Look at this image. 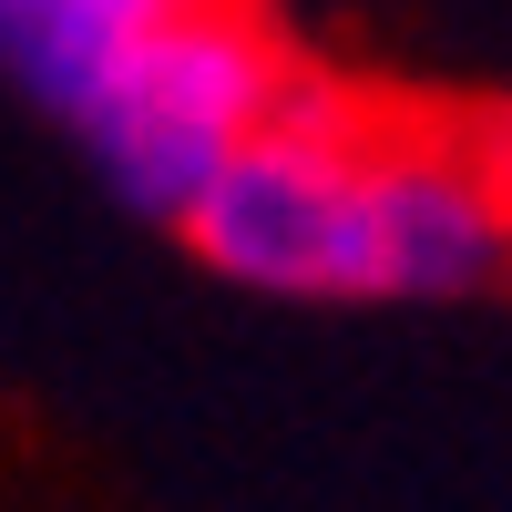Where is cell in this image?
I'll list each match as a JSON object with an SVG mask.
<instances>
[{
  "label": "cell",
  "instance_id": "4",
  "mask_svg": "<svg viewBox=\"0 0 512 512\" xmlns=\"http://www.w3.org/2000/svg\"><path fill=\"white\" fill-rule=\"evenodd\" d=\"M185 11V0H0V62L31 103L52 113H82L103 93V72L134 52V41Z\"/></svg>",
  "mask_w": 512,
  "mask_h": 512
},
{
  "label": "cell",
  "instance_id": "3",
  "mask_svg": "<svg viewBox=\"0 0 512 512\" xmlns=\"http://www.w3.org/2000/svg\"><path fill=\"white\" fill-rule=\"evenodd\" d=\"M359 205H369V297H482L502 277L512 195H502L492 123L369 113Z\"/></svg>",
  "mask_w": 512,
  "mask_h": 512
},
{
  "label": "cell",
  "instance_id": "1",
  "mask_svg": "<svg viewBox=\"0 0 512 512\" xmlns=\"http://www.w3.org/2000/svg\"><path fill=\"white\" fill-rule=\"evenodd\" d=\"M369 103L318 72H287L277 123L205 175L185 205V246L256 297H369V205H359Z\"/></svg>",
  "mask_w": 512,
  "mask_h": 512
},
{
  "label": "cell",
  "instance_id": "2",
  "mask_svg": "<svg viewBox=\"0 0 512 512\" xmlns=\"http://www.w3.org/2000/svg\"><path fill=\"white\" fill-rule=\"evenodd\" d=\"M287 72L297 62L277 52V31L256 21L246 0H185V11H164L134 52L103 72V93L72 123L93 134V154H103L123 205L185 216L205 195V175H216L256 123H277Z\"/></svg>",
  "mask_w": 512,
  "mask_h": 512
}]
</instances>
